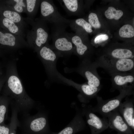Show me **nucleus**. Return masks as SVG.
Returning <instances> with one entry per match:
<instances>
[{"label": "nucleus", "instance_id": "nucleus-30", "mask_svg": "<svg viewBox=\"0 0 134 134\" xmlns=\"http://www.w3.org/2000/svg\"><path fill=\"white\" fill-rule=\"evenodd\" d=\"M10 130L9 124L4 123L0 125V134H9Z\"/></svg>", "mask_w": 134, "mask_h": 134}, {"label": "nucleus", "instance_id": "nucleus-33", "mask_svg": "<svg viewBox=\"0 0 134 134\" xmlns=\"http://www.w3.org/2000/svg\"><path fill=\"white\" fill-rule=\"evenodd\" d=\"M1 48L0 46V56H1L3 55V53L1 50Z\"/></svg>", "mask_w": 134, "mask_h": 134}, {"label": "nucleus", "instance_id": "nucleus-2", "mask_svg": "<svg viewBox=\"0 0 134 134\" xmlns=\"http://www.w3.org/2000/svg\"><path fill=\"white\" fill-rule=\"evenodd\" d=\"M26 22L30 25L32 29L26 32V41L29 47L37 52L43 46L48 42L50 35L47 23L40 18L33 20L24 18Z\"/></svg>", "mask_w": 134, "mask_h": 134}, {"label": "nucleus", "instance_id": "nucleus-1", "mask_svg": "<svg viewBox=\"0 0 134 134\" xmlns=\"http://www.w3.org/2000/svg\"><path fill=\"white\" fill-rule=\"evenodd\" d=\"M5 76L3 95L11 98L19 112L23 114L29 113L35 107V102L26 92L18 75L14 61H10L7 65Z\"/></svg>", "mask_w": 134, "mask_h": 134}, {"label": "nucleus", "instance_id": "nucleus-15", "mask_svg": "<svg viewBox=\"0 0 134 134\" xmlns=\"http://www.w3.org/2000/svg\"><path fill=\"white\" fill-rule=\"evenodd\" d=\"M82 111L77 109L75 116L69 124L59 132L52 133L49 134H75L83 130L85 126Z\"/></svg>", "mask_w": 134, "mask_h": 134}, {"label": "nucleus", "instance_id": "nucleus-31", "mask_svg": "<svg viewBox=\"0 0 134 134\" xmlns=\"http://www.w3.org/2000/svg\"><path fill=\"white\" fill-rule=\"evenodd\" d=\"M6 80L5 75H1L0 76V93L2 89Z\"/></svg>", "mask_w": 134, "mask_h": 134}, {"label": "nucleus", "instance_id": "nucleus-9", "mask_svg": "<svg viewBox=\"0 0 134 134\" xmlns=\"http://www.w3.org/2000/svg\"><path fill=\"white\" fill-rule=\"evenodd\" d=\"M83 107L82 112L86 117L91 134H99L109 127L106 118H100L96 115L92 110L91 106L84 104Z\"/></svg>", "mask_w": 134, "mask_h": 134}, {"label": "nucleus", "instance_id": "nucleus-3", "mask_svg": "<svg viewBox=\"0 0 134 134\" xmlns=\"http://www.w3.org/2000/svg\"><path fill=\"white\" fill-rule=\"evenodd\" d=\"M19 127L23 130L24 134H48L49 128L47 113L39 110L35 115L29 113L23 114Z\"/></svg>", "mask_w": 134, "mask_h": 134}, {"label": "nucleus", "instance_id": "nucleus-16", "mask_svg": "<svg viewBox=\"0 0 134 134\" xmlns=\"http://www.w3.org/2000/svg\"><path fill=\"white\" fill-rule=\"evenodd\" d=\"M75 33H68L67 34L74 46V53L79 57L83 58L84 60H89L87 57V53L89 47L83 40L78 32L74 31Z\"/></svg>", "mask_w": 134, "mask_h": 134}, {"label": "nucleus", "instance_id": "nucleus-14", "mask_svg": "<svg viewBox=\"0 0 134 134\" xmlns=\"http://www.w3.org/2000/svg\"><path fill=\"white\" fill-rule=\"evenodd\" d=\"M134 99L127 97L125 101L121 102L118 109L119 113L133 131L134 129Z\"/></svg>", "mask_w": 134, "mask_h": 134}, {"label": "nucleus", "instance_id": "nucleus-10", "mask_svg": "<svg viewBox=\"0 0 134 134\" xmlns=\"http://www.w3.org/2000/svg\"><path fill=\"white\" fill-rule=\"evenodd\" d=\"M126 97L124 95L120 94L113 98L104 100L101 97L97 96V104L95 107H92V109L94 112H98L103 117L106 118L111 113L118 109L122 99Z\"/></svg>", "mask_w": 134, "mask_h": 134}, {"label": "nucleus", "instance_id": "nucleus-8", "mask_svg": "<svg viewBox=\"0 0 134 134\" xmlns=\"http://www.w3.org/2000/svg\"><path fill=\"white\" fill-rule=\"evenodd\" d=\"M0 46L1 48L10 52L29 47L24 38L11 33L0 26Z\"/></svg>", "mask_w": 134, "mask_h": 134}, {"label": "nucleus", "instance_id": "nucleus-18", "mask_svg": "<svg viewBox=\"0 0 134 134\" xmlns=\"http://www.w3.org/2000/svg\"><path fill=\"white\" fill-rule=\"evenodd\" d=\"M0 26L6 31L17 35L25 38L26 31L17 24L1 16Z\"/></svg>", "mask_w": 134, "mask_h": 134}, {"label": "nucleus", "instance_id": "nucleus-26", "mask_svg": "<svg viewBox=\"0 0 134 134\" xmlns=\"http://www.w3.org/2000/svg\"><path fill=\"white\" fill-rule=\"evenodd\" d=\"M123 14V11L120 10H116L114 7H109L105 12V16L109 19H114L118 20L122 17Z\"/></svg>", "mask_w": 134, "mask_h": 134}, {"label": "nucleus", "instance_id": "nucleus-24", "mask_svg": "<svg viewBox=\"0 0 134 134\" xmlns=\"http://www.w3.org/2000/svg\"><path fill=\"white\" fill-rule=\"evenodd\" d=\"M41 0H26L27 17L34 20L40 5Z\"/></svg>", "mask_w": 134, "mask_h": 134}, {"label": "nucleus", "instance_id": "nucleus-23", "mask_svg": "<svg viewBox=\"0 0 134 134\" xmlns=\"http://www.w3.org/2000/svg\"><path fill=\"white\" fill-rule=\"evenodd\" d=\"M62 6L69 15H76L79 8V1L77 0H58Z\"/></svg>", "mask_w": 134, "mask_h": 134}, {"label": "nucleus", "instance_id": "nucleus-11", "mask_svg": "<svg viewBox=\"0 0 134 134\" xmlns=\"http://www.w3.org/2000/svg\"><path fill=\"white\" fill-rule=\"evenodd\" d=\"M97 68L90 60L83 61L78 69V72L88 81L87 83L94 87H101L100 78Z\"/></svg>", "mask_w": 134, "mask_h": 134}, {"label": "nucleus", "instance_id": "nucleus-20", "mask_svg": "<svg viewBox=\"0 0 134 134\" xmlns=\"http://www.w3.org/2000/svg\"><path fill=\"white\" fill-rule=\"evenodd\" d=\"M106 57L117 59L131 58L134 59V55L132 50L126 48H119L111 50Z\"/></svg>", "mask_w": 134, "mask_h": 134}, {"label": "nucleus", "instance_id": "nucleus-28", "mask_svg": "<svg viewBox=\"0 0 134 134\" xmlns=\"http://www.w3.org/2000/svg\"><path fill=\"white\" fill-rule=\"evenodd\" d=\"M88 21L92 26L94 28H99L101 27V24L96 13L93 12L90 13L88 16Z\"/></svg>", "mask_w": 134, "mask_h": 134}, {"label": "nucleus", "instance_id": "nucleus-21", "mask_svg": "<svg viewBox=\"0 0 134 134\" xmlns=\"http://www.w3.org/2000/svg\"><path fill=\"white\" fill-rule=\"evenodd\" d=\"M2 4L20 14L26 13V0H6Z\"/></svg>", "mask_w": 134, "mask_h": 134}, {"label": "nucleus", "instance_id": "nucleus-27", "mask_svg": "<svg viewBox=\"0 0 134 134\" xmlns=\"http://www.w3.org/2000/svg\"><path fill=\"white\" fill-rule=\"evenodd\" d=\"M119 35L124 38H131L134 36V29L133 27L129 24L122 26L119 31Z\"/></svg>", "mask_w": 134, "mask_h": 134}, {"label": "nucleus", "instance_id": "nucleus-29", "mask_svg": "<svg viewBox=\"0 0 134 134\" xmlns=\"http://www.w3.org/2000/svg\"><path fill=\"white\" fill-rule=\"evenodd\" d=\"M108 36L106 34H101L98 35L94 40V42L96 44H99L108 39Z\"/></svg>", "mask_w": 134, "mask_h": 134}, {"label": "nucleus", "instance_id": "nucleus-19", "mask_svg": "<svg viewBox=\"0 0 134 134\" xmlns=\"http://www.w3.org/2000/svg\"><path fill=\"white\" fill-rule=\"evenodd\" d=\"M78 90L80 93L81 95L83 98L82 102H85V98L87 102L90 99L96 97L97 94L101 89V87H96L91 86L87 83L79 84L73 83L70 84Z\"/></svg>", "mask_w": 134, "mask_h": 134}, {"label": "nucleus", "instance_id": "nucleus-12", "mask_svg": "<svg viewBox=\"0 0 134 134\" xmlns=\"http://www.w3.org/2000/svg\"><path fill=\"white\" fill-rule=\"evenodd\" d=\"M37 53L47 71L50 74L52 73L58 56L60 54L49 44L48 42L41 47Z\"/></svg>", "mask_w": 134, "mask_h": 134}, {"label": "nucleus", "instance_id": "nucleus-35", "mask_svg": "<svg viewBox=\"0 0 134 134\" xmlns=\"http://www.w3.org/2000/svg\"></svg>", "mask_w": 134, "mask_h": 134}, {"label": "nucleus", "instance_id": "nucleus-17", "mask_svg": "<svg viewBox=\"0 0 134 134\" xmlns=\"http://www.w3.org/2000/svg\"><path fill=\"white\" fill-rule=\"evenodd\" d=\"M0 14L1 16L14 22L26 30L28 24L20 14L1 4L0 5Z\"/></svg>", "mask_w": 134, "mask_h": 134}, {"label": "nucleus", "instance_id": "nucleus-5", "mask_svg": "<svg viewBox=\"0 0 134 134\" xmlns=\"http://www.w3.org/2000/svg\"><path fill=\"white\" fill-rule=\"evenodd\" d=\"M67 26L54 25L52 29V46L60 55L69 54L74 51V46L66 31Z\"/></svg>", "mask_w": 134, "mask_h": 134}, {"label": "nucleus", "instance_id": "nucleus-6", "mask_svg": "<svg viewBox=\"0 0 134 134\" xmlns=\"http://www.w3.org/2000/svg\"><path fill=\"white\" fill-rule=\"evenodd\" d=\"M40 6V18L47 23L54 25H69L70 20L61 15L52 0H41Z\"/></svg>", "mask_w": 134, "mask_h": 134}, {"label": "nucleus", "instance_id": "nucleus-22", "mask_svg": "<svg viewBox=\"0 0 134 134\" xmlns=\"http://www.w3.org/2000/svg\"><path fill=\"white\" fill-rule=\"evenodd\" d=\"M11 100L8 96L3 95L0 97V125L4 123L7 119L9 105Z\"/></svg>", "mask_w": 134, "mask_h": 134}, {"label": "nucleus", "instance_id": "nucleus-25", "mask_svg": "<svg viewBox=\"0 0 134 134\" xmlns=\"http://www.w3.org/2000/svg\"><path fill=\"white\" fill-rule=\"evenodd\" d=\"M69 25L71 29L80 27L87 33H90L93 31L91 25L83 18H80L75 20H70Z\"/></svg>", "mask_w": 134, "mask_h": 134}, {"label": "nucleus", "instance_id": "nucleus-13", "mask_svg": "<svg viewBox=\"0 0 134 134\" xmlns=\"http://www.w3.org/2000/svg\"><path fill=\"white\" fill-rule=\"evenodd\" d=\"M118 109L111 113L106 116L109 127L121 133L133 134V131L119 113Z\"/></svg>", "mask_w": 134, "mask_h": 134}, {"label": "nucleus", "instance_id": "nucleus-7", "mask_svg": "<svg viewBox=\"0 0 134 134\" xmlns=\"http://www.w3.org/2000/svg\"><path fill=\"white\" fill-rule=\"evenodd\" d=\"M110 75L112 87L120 94L126 97L134 95V73L119 72Z\"/></svg>", "mask_w": 134, "mask_h": 134}, {"label": "nucleus", "instance_id": "nucleus-32", "mask_svg": "<svg viewBox=\"0 0 134 134\" xmlns=\"http://www.w3.org/2000/svg\"><path fill=\"white\" fill-rule=\"evenodd\" d=\"M17 129L15 127H11L10 129L9 134H16Z\"/></svg>", "mask_w": 134, "mask_h": 134}, {"label": "nucleus", "instance_id": "nucleus-4", "mask_svg": "<svg viewBox=\"0 0 134 134\" xmlns=\"http://www.w3.org/2000/svg\"><path fill=\"white\" fill-rule=\"evenodd\" d=\"M97 68L101 67L110 75L119 72L134 73V59H117L101 56L93 62Z\"/></svg>", "mask_w": 134, "mask_h": 134}, {"label": "nucleus", "instance_id": "nucleus-34", "mask_svg": "<svg viewBox=\"0 0 134 134\" xmlns=\"http://www.w3.org/2000/svg\"><path fill=\"white\" fill-rule=\"evenodd\" d=\"M2 72L1 70V65L0 64V76L2 75Z\"/></svg>", "mask_w": 134, "mask_h": 134}]
</instances>
